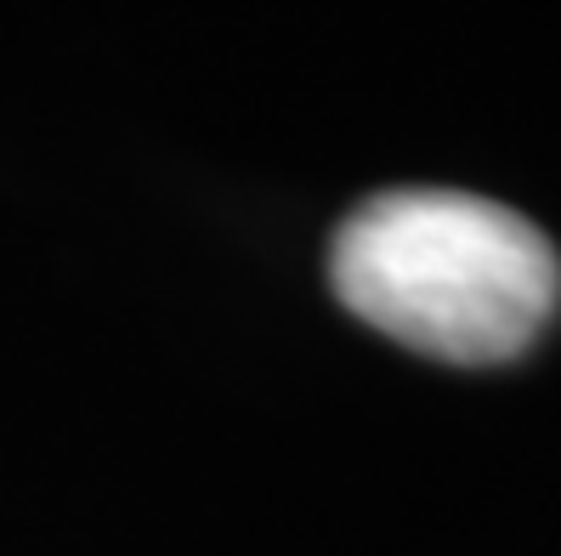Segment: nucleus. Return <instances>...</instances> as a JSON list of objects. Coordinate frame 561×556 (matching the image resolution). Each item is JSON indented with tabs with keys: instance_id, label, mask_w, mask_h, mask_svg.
I'll list each match as a JSON object with an SVG mask.
<instances>
[{
	"instance_id": "1",
	"label": "nucleus",
	"mask_w": 561,
	"mask_h": 556,
	"mask_svg": "<svg viewBox=\"0 0 561 556\" xmlns=\"http://www.w3.org/2000/svg\"><path fill=\"white\" fill-rule=\"evenodd\" d=\"M329 284L352 318L443 364H511L561 307V261L527 216L459 188H391L363 200Z\"/></svg>"
}]
</instances>
